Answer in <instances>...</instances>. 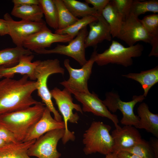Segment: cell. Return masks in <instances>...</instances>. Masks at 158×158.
Listing matches in <instances>:
<instances>
[{"instance_id":"cell-5","label":"cell","mask_w":158,"mask_h":158,"mask_svg":"<svg viewBox=\"0 0 158 158\" xmlns=\"http://www.w3.org/2000/svg\"><path fill=\"white\" fill-rule=\"evenodd\" d=\"M144 50L139 43L126 47L120 43L112 40L109 47L101 53H96L95 62L98 66L116 64L128 67L133 64L132 58L140 56Z\"/></svg>"},{"instance_id":"cell-24","label":"cell","mask_w":158,"mask_h":158,"mask_svg":"<svg viewBox=\"0 0 158 158\" xmlns=\"http://www.w3.org/2000/svg\"><path fill=\"white\" fill-rule=\"evenodd\" d=\"M102 15L110 27L112 37H117L123 19L111 0L103 10Z\"/></svg>"},{"instance_id":"cell-2","label":"cell","mask_w":158,"mask_h":158,"mask_svg":"<svg viewBox=\"0 0 158 158\" xmlns=\"http://www.w3.org/2000/svg\"><path fill=\"white\" fill-rule=\"evenodd\" d=\"M39 103L26 108L0 116V125L15 135L18 142H23L29 130L41 118L46 107Z\"/></svg>"},{"instance_id":"cell-39","label":"cell","mask_w":158,"mask_h":158,"mask_svg":"<svg viewBox=\"0 0 158 158\" xmlns=\"http://www.w3.org/2000/svg\"><path fill=\"white\" fill-rule=\"evenodd\" d=\"M117 153L113 152L106 155V157L104 158H118Z\"/></svg>"},{"instance_id":"cell-40","label":"cell","mask_w":158,"mask_h":158,"mask_svg":"<svg viewBox=\"0 0 158 158\" xmlns=\"http://www.w3.org/2000/svg\"><path fill=\"white\" fill-rule=\"evenodd\" d=\"M7 144L5 141L0 139V148H1Z\"/></svg>"},{"instance_id":"cell-25","label":"cell","mask_w":158,"mask_h":158,"mask_svg":"<svg viewBox=\"0 0 158 158\" xmlns=\"http://www.w3.org/2000/svg\"><path fill=\"white\" fill-rule=\"evenodd\" d=\"M11 14L21 20L33 22L42 20L43 16L38 5H15Z\"/></svg>"},{"instance_id":"cell-38","label":"cell","mask_w":158,"mask_h":158,"mask_svg":"<svg viewBox=\"0 0 158 158\" xmlns=\"http://www.w3.org/2000/svg\"><path fill=\"white\" fill-rule=\"evenodd\" d=\"M117 155L118 158H141L135 154L123 151L118 152Z\"/></svg>"},{"instance_id":"cell-22","label":"cell","mask_w":158,"mask_h":158,"mask_svg":"<svg viewBox=\"0 0 158 158\" xmlns=\"http://www.w3.org/2000/svg\"><path fill=\"white\" fill-rule=\"evenodd\" d=\"M32 54L30 50L23 47L7 48L0 50V68H7L17 64L23 55Z\"/></svg>"},{"instance_id":"cell-15","label":"cell","mask_w":158,"mask_h":158,"mask_svg":"<svg viewBox=\"0 0 158 158\" xmlns=\"http://www.w3.org/2000/svg\"><path fill=\"white\" fill-rule=\"evenodd\" d=\"M111 135L114 143L113 152L117 153L132 147L143 140L137 128L131 126L115 128Z\"/></svg>"},{"instance_id":"cell-29","label":"cell","mask_w":158,"mask_h":158,"mask_svg":"<svg viewBox=\"0 0 158 158\" xmlns=\"http://www.w3.org/2000/svg\"><path fill=\"white\" fill-rule=\"evenodd\" d=\"M154 13H158V1L150 0L143 1L133 0L130 13L138 17L140 15L147 12Z\"/></svg>"},{"instance_id":"cell-8","label":"cell","mask_w":158,"mask_h":158,"mask_svg":"<svg viewBox=\"0 0 158 158\" xmlns=\"http://www.w3.org/2000/svg\"><path fill=\"white\" fill-rule=\"evenodd\" d=\"M105 97L103 102L109 111L114 113L119 110L122 113L123 117L120 122L122 124L135 128L138 126L140 118L134 114V108L138 103L142 102L145 99L143 95H134L132 100L128 102L122 101L118 94L112 92L106 93Z\"/></svg>"},{"instance_id":"cell-27","label":"cell","mask_w":158,"mask_h":158,"mask_svg":"<svg viewBox=\"0 0 158 158\" xmlns=\"http://www.w3.org/2000/svg\"><path fill=\"white\" fill-rule=\"evenodd\" d=\"M38 5L45 16L46 23L55 30H58V11L54 0H39Z\"/></svg>"},{"instance_id":"cell-6","label":"cell","mask_w":158,"mask_h":158,"mask_svg":"<svg viewBox=\"0 0 158 158\" xmlns=\"http://www.w3.org/2000/svg\"><path fill=\"white\" fill-rule=\"evenodd\" d=\"M52 97L54 99L63 119L65 133L61 139L63 143L66 144L69 141H74L75 136L74 132L68 129V122L76 123L79 119L77 113H74L73 109L83 114L80 105L73 102L72 94L64 88L61 90L55 87L50 91Z\"/></svg>"},{"instance_id":"cell-13","label":"cell","mask_w":158,"mask_h":158,"mask_svg":"<svg viewBox=\"0 0 158 158\" xmlns=\"http://www.w3.org/2000/svg\"><path fill=\"white\" fill-rule=\"evenodd\" d=\"M73 94L75 98L82 104L83 112H91L96 116L106 117L113 122L116 128L121 127L118 125L119 120L117 116L109 110L103 101L94 92L75 93Z\"/></svg>"},{"instance_id":"cell-30","label":"cell","mask_w":158,"mask_h":158,"mask_svg":"<svg viewBox=\"0 0 158 158\" xmlns=\"http://www.w3.org/2000/svg\"><path fill=\"white\" fill-rule=\"evenodd\" d=\"M97 19V18L93 16L81 18L66 28L55 30L54 33L59 35H68L74 38L82 29L87 27L92 22L96 20Z\"/></svg>"},{"instance_id":"cell-36","label":"cell","mask_w":158,"mask_h":158,"mask_svg":"<svg viewBox=\"0 0 158 158\" xmlns=\"http://www.w3.org/2000/svg\"><path fill=\"white\" fill-rule=\"evenodd\" d=\"M9 31L7 23L4 19H0V36L8 35Z\"/></svg>"},{"instance_id":"cell-16","label":"cell","mask_w":158,"mask_h":158,"mask_svg":"<svg viewBox=\"0 0 158 158\" xmlns=\"http://www.w3.org/2000/svg\"><path fill=\"white\" fill-rule=\"evenodd\" d=\"M51 111L46 107L40 119L28 131L23 142L36 140L46 133L58 129H64L63 121L53 118Z\"/></svg>"},{"instance_id":"cell-1","label":"cell","mask_w":158,"mask_h":158,"mask_svg":"<svg viewBox=\"0 0 158 158\" xmlns=\"http://www.w3.org/2000/svg\"><path fill=\"white\" fill-rule=\"evenodd\" d=\"M27 75L18 80L5 78L0 80V116L31 107L40 102L32 94L37 90L36 81Z\"/></svg>"},{"instance_id":"cell-10","label":"cell","mask_w":158,"mask_h":158,"mask_svg":"<svg viewBox=\"0 0 158 158\" xmlns=\"http://www.w3.org/2000/svg\"><path fill=\"white\" fill-rule=\"evenodd\" d=\"M88 32L86 27L82 29L67 45L58 44L53 49H42L35 52L39 54H55L66 55L73 58L82 66L87 61L85 57V42Z\"/></svg>"},{"instance_id":"cell-34","label":"cell","mask_w":158,"mask_h":158,"mask_svg":"<svg viewBox=\"0 0 158 158\" xmlns=\"http://www.w3.org/2000/svg\"><path fill=\"white\" fill-rule=\"evenodd\" d=\"M85 2L90 4L99 15H102V11L109 2V0H85Z\"/></svg>"},{"instance_id":"cell-26","label":"cell","mask_w":158,"mask_h":158,"mask_svg":"<svg viewBox=\"0 0 158 158\" xmlns=\"http://www.w3.org/2000/svg\"><path fill=\"white\" fill-rule=\"evenodd\" d=\"M65 6L75 17L81 18L89 16L97 17L99 15L93 7L86 2L76 0H63Z\"/></svg>"},{"instance_id":"cell-32","label":"cell","mask_w":158,"mask_h":158,"mask_svg":"<svg viewBox=\"0 0 158 158\" xmlns=\"http://www.w3.org/2000/svg\"><path fill=\"white\" fill-rule=\"evenodd\" d=\"M111 1L122 15L124 20L130 13L133 0H113Z\"/></svg>"},{"instance_id":"cell-21","label":"cell","mask_w":158,"mask_h":158,"mask_svg":"<svg viewBox=\"0 0 158 158\" xmlns=\"http://www.w3.org/2000/svg\"><path fill=\"white\" fill-rule=\"evenodd\" d=\"M140 21L149 35L152 48L149 56H158V14L147 15Z\"/></svg>"},{"instance_id":"cell-18","label":"cell","mask_w":158,"mask_h":158,"mask_svg":"<svg viewBox=\"0 0 158 158\" xmlns=\"http://www.w3.org/2000/svg\"><path fill=\"white\" fill-rule=\"evenodd\" d=\"M34 58L32 54L23 55L16 65L10 68H0V77L12 78L15 74L19 73L27 75L30 80L35 81L36 80L35 69L39 60L32 62Z\"/></svg>"},{"instance_id":"cell-19","label":"cell","mask_w":158,"mask_h":158,"mask_svg":"<svg viewBox=\"0 0 158 158\" xmlns=\"http://www.w3.org/2000/svg\"><path fill=\"white\" fill-rule=\"evenodd\" d=\"M139 123L136 127L143 129L158 138V114L151 112L146 103H141L137 108Z\"/></svg>"},{"instance_id":"cell-35","label":"cell","mask_w":158,"mask_h":158,"mask_svg":"<svg viewBox=\"0 0 158 158\" xmlns=\"http://www.w3.org/2000/svg\"><path fill=\"white\" fill-rule=\"evenodd\" d=\"M15 5H38L39 0H13Z\"/></svg>"},{"instance_id":"cell-4","label":"cell","mask_w":158,"mask_h":158,"mask_svg":"<svg viewBox=\"0 0 158 158\" xmlns=\"http://www.w3.org/2000/svg\"><path fill=\"white\" fill-rule=\"evenodd\" d=\"M64 73V69L61 66L60 61L57 59L39 60L35 69L38 95L46 107L53 114L54 118L58 121H62V116L54 106L50 91L47 87V82L51 75L55 73L63 75Z\"/></svg>"},{"instance_id":"cell-20","label":"cell","mask_w":158,"mask_h":158,"mask_svg":"<svg viewBox=\"0 0 158 158\" xmlns=\"http://www.w3.org/2000/svg\"><path fill=\"white\" fill-rule=\"evenodd\" d=\"M122 76L135 80L141 85L145 97L151 88L158 82V66L140 73H129Z\"/></svg>"},{"instance_id":"cell-3","label":"cell","mask_w":158,"mask_h":158,"mask_svg":"<svg viewBox=\"0 0 158 158\" xmlns=\"http://www.w3.org/2000/svg\"><path fill=\"white\" fill-rule=\"evenodd\" d=\"M111 126L100 121L92 122L83 135L86 155L98 152L106 155L113 152L114 141L109 133Z\"/></svg>"},{"instance_id":"cell-41","label":"cell","mask_w":158,"mask_h":158,"mask_svg":"<svg viewBox=\"0 0 158 158\" xmlns=\"http://www.w3.org/2000/svg\"><path fill=\"white\" fill-rule=\"evenodd\" d=\"M1 78H2L0 77V79Z\"/></svg>"},{"instance_id":"cell-37","label":"cell","mask_w":158,"mask_h":158,"mask_svg":"<svg viewBox=\"0 0 158 158\" xmlns=\"http://www.w3.org/2000/svg\"><path fill=\"white\" fill-rule=\"evenodd\" d=\"M157 138H151L149 142L154 154L155 158H158V140Z\"/></svg>"},{"instance_id":"cell-9","label":"cell","mask_w":158,"mask_h":158,"mask_svg":"<svg viewBox=\"0 0 158 158\" xmlns=\"http://www.w3.org/2000/svg\"><path fill=\"white\" fill-rule=\"evenodd\" d=\"M65 133L64 129L54 130L36 139L28 151L29 156L37 158H59L61 154L57 150L59 140Z\"/></svg>"},{"instance_id":"cell-11","label":"cell","mask_w":158,"mask_h":158,"mask_svg":"<svg viewBox=\"0 0 158 158\" xmlns=\"http://www.w3.org/2000/svg\"><path fill=\"white\" fill-rule=\"evenodd\" d=\"M7 22L9 33L13 42L17 47H23L25 40L30 36L47 28L46 22L43 19L39 21L21 20L15 21L8 13L4 16Z\"/></svg>"},{"instance_id":"cell-14","label":"cell","mask_w":158,"mask_h":158,"mask_svg":"<svg viewBox=\"0 0 158 158\" xmlns=\"http://www.w3.org/2000/svg\"><path fill=\"white\" fill-rule=\"evenodd\" d=\"M73 38L69 35L53 33L47 27L28 37L24 41L23 47L35 52L50 47L54 43L69 42Z\"/></svg>"},{"instance_id":"cell-23","label":"cell","mask_w":158,"mask_h":158,"mask_svg":"<svg viewBox=\"0 0 158 158\" xmlns=\"http://www.w3.org/2000/svg\"><path fill=\"white\" fill-rule=\"evenodd\" d=\"M36 140L7 144L0 148V158H32L28 151Z\"/></svg>"},{"instance_id":"cell-33","label":"cell","mask_w":158,"mask_h":158,"mask_svg":"<svg viewBox=\"0 0 158 158\" xmlns=\"http://www.w3.org/2000/svg\"><path fill=\"white\" fill-rule=\"evenodd\" d=\"M0 139L4 140L7 144L19 142L12 132L1 125H0Z\"/></svg>"},{"instance_id":"cell-17","label":"cell","mask_w":158,"mask_h":158,"mask_svg":"<svg viewBox=\"0 0 158 158\" xmlns=\"http://www.w3.org/2000/svg\"><path fill=\"white\" fill-rule=\"evenodd\" d=\"M89 24L90 30L85 42V48L96 47L104 40L111 41L112 36L109 26L102 15Z\"/></svg>"},{"instance_id":"cell-28","label":"cell","mask_w":158,"mask_h":158,"mask_svg":"<svg viewBox=\"0 0 158 158\" xmlns=\"http://www.w3.org/2000/svg\"><path fill=\"white\" fill-rule=\"evenodd\" d=\"M58 11V28L63 29L72 25L78 18L74 16L64 3L63 0H54Z\"/></svg>"},{"instance_id":"cell-12","label":"cell","mask_w":158,"mask_h":158,"mask_svg":"<svg viewBox=\"0 0 158 158\" xmlns=\"http://www.w3.org/2000/svg\"><path fill=\"white\" fill-rule=\"evenodd\" d=\"M117 38L129 46L139 41L150 44V37L138 17L130 13L123 21Z\"/></svg>"},{"instance_id":"cell-31","label":"cell","mask_w":158,"mask_h":158,"mask_svg":"<svg viewBox=\"0 0 158 158\" xmlns=\"http://www.w3.org/2000/svg\"><path fill=\"white\" fill-rule=\"evenodd\" d=\"M122 151L135 154L141 158H155L150 143L143 139L141 142L132 147Z\"/></svg>"},{"instance_id":"cell-7","label":"cell","mask_w":158,"mask_h":158,"mask_svg":"<svg viewBox=\"0 0 158 158\" xmlns=\"http://www.w3.org/2000/svg\"><path fill=\"white\" fill-rule=\"evenodd\" d=\"M97 53L95 49L89 59L80 68H72L70 65L69 60L65 59L64 65L68 72L69 78L67 80L62 81L60 84L72 94L90 92L88 82L92 73V68L95 62V55Z\"/></svg>"}]
</instances>
